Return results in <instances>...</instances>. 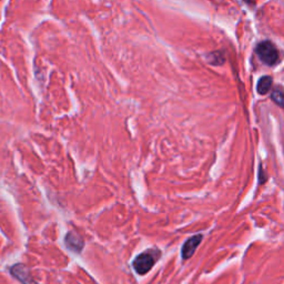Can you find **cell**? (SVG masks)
<instances>
[{
  "label": "cell",
  "instance_id": "1",
  "mask_svg": "<svg viewBox=\"0 0 284 284\" xmlns=\"http://www.w3.org/2000/svg\"><path fill=\"white\" fill-rule=\"evenodd\" d=\"M159 258V252L155 250H148L134 259L133 268L139 274H147Z\"/></svg>",
  "mask_w": 284,
  "mask_h": 284
},
{
  "label": "cell",
  "instance_id": "2",
  "mask_svg": "<svg viewBox=\"0 0 284 284\" xmlns=\"http://www.w3.org/2000/svg\"><path fill=\"white\" fill-rule=\"evenodd\" d=\"M257 53L258 57L269 66H273L279 60V51H277L275 45L271 41H263V43L259 44L257 47Z\"/></svg>",
  "mask_w": 284,
  "mask_h": 284
},
{
  "label": "cell",
  "instance_id": "6",
  "mask_svg": "<svg viewBox=\"0 0 284 284\" xmlns=\"http://www.w3.org/2000/svg\"><path fill=\"white\" fill-rule=\"evenodd\" d=\"M271 87H272V78L269 76H265L259 80L257 90L260 94H265L269 92Z\"/></svg>",
  "mask_w": 284,
  "mask_h": 284
},
{
  "label": "cell",
  "instance_id": "3",
  "mask_svg": "<svg viewBox=\"0 0 284 284\" xmlns=\"http://www.w3.org/2000/svg\"><path fill=\"white\" fill-rule=\"evenodd\" d=\"M10 272L16 279H18L23 284H37L33 280V277L30 273V270H29L26 265L20 263L16 264L10 269Z\"/></svg>",
  "mask_w": 284,
  "mask_h": 284
},
{
  "label": "cell",
  "instance_id": "7",
  "mask_svg": "<svg viewBox=\"0 0 284 284\" xmlns=\"http://www.w3.org/2000/svg\"><path fill=\"white\" fill-rule=\"evenodd\" d=\"M271 98L276 104H279L280 106H282L283 105V91H282V89L281 88L275 89V90L272 92Z\"/></svg>",
  "mask_w": 284,
  "mask_h": 284
},
{
  "label": "cell",
  "instance_id": "5",
  "mask_svg": "<svg viewBox=\"0 0 284 284\" xmlns=\"http://www.w3.org/2000/svg\"><path fill=\"white\" fill-rule=\"evenodd\" d=\"M64 241H66V245L68 246V248L77 253H80L85 245L84 240H82L81 236H79L75 232H69L66 235V240Z\"/></svg>",
  "mask_w": 284,
  "mask_h": 284
},
{
  "label": "cell",
  "instance_id": "4",
  "mask_svg": "<svg viewBox=\"0 0 284 284\" xmlns=\"http://www.w3.org/2000/svg\"><path fill=\"white\" fill-rule=\"evenodd\" d=\"M202 239H203L202 234H198V235H194V236H192V238L187 240L186 243L182 246V251H181L182 258L185 260L190 259L193 256L195 250H197V247L201 243Z\"/></svg>",
  "mask_w": 284,
  "mask_h": 284
},
{
  "label": "cell",
  "instance_id": "8",
  "mask_svg": "<svg viewBox=\"0 0 284 284\" xmlns=\"http://www.w3.org/2000/svg\"><path fill=\"white\" fill-rule=\"evenodd\" d=\"M208 61L213 64H221L223 63V57L220 52H212L208 57Z\"/></svg>",
  "mask_w": 284,
  "mask_h": 284
}]
</instances>
